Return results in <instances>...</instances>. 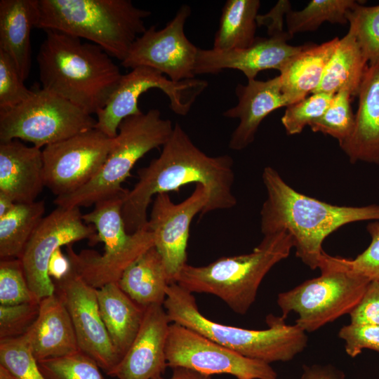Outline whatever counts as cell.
<instances>
[{"instance_id": "1", "label": "cell", "mask_w": 379, "mask_h": 379, "mask_svg": "<svg viewBox=\"0 0 379 379\" xmlns=\"http://www.w3.org/2000/svg\"><path fill=\"white\" fill-rule=\"evenodd\" d=\"M233 165L228 154L211 157L203 152L175 123L159 156L138 171V181L124 199L121 213L127 232L147 227V208L154 196L178 192L188 184L202 185L209 192V201L201 215L233 208L237 204Z\"/></svg>"}, {"instance_id": "2", "label": "cell", "mask_w": 379, "mask_h": 379, "mask_svg": "<svg viewBox=\"0 0 379 379\" xmlns=\"http://www.w3.org/2000/svg\"><path fill=\"white\" fill-rule=\"evenodd\" d=\"M262 179L267 197L260 210L263 235L286 231L292 237L295 255L311 270L319 268L322 244L347 224L379 220V205H333L300 193L273 168H264Z\"/></svg>"}, {"instance_id": "3", "label": "cell", "mask_w": 379, "mask_h": 379, "mask_svg": "<svg viewBox=\"0 0 379 379\" xmlns=\"http://www.w3.org/2000/svg\"><path fill=\"white\" fill-rule=\"evenodd\" d=\"M36 60L41 88L97 114L105 106L122 75L104 50L91 42L46 30Z\"/></svg>"}, {"instance_id": "4", "label": "cell", "mask_w": 379, "mask_h": 379, "mask_svg": "<svg viewBox=\"0 0 379 379\" xmlns=\"http://www.w3.org/2000/svg\"><path fill=\"white\" fill-rule=\"evenodd\" d=\"M36 28L85 39L124 61L151 13L131 0H39Z\"/></svg>"}, {"instance_id": "5", "label": "cell", "mask_w": 379, "mask_h": 379, "mask_svg": "<svg viewBox=\"0 0 379 379\" xmlns=\"http://www.w3.org/2000/svg\"><path fill=\"white\" fill-rule=\"evenodd\" d=\"M164 307L171 323L193 330L250 359L271 364L289 361L307 345L306 332L285 318L269 314L268 328L246 329L215 322L199 310L195 298L176 283L169 284Z\"/></svg>"}, {"instance_id": "6", "label": "cell", "mask_w": 379, "mask_h": 379, "mask_svg": "<svg viewBox=\"0 0 379 379\" xmlns=\"http://www.w3.org/2000/svg\"><path fill=\"white\" fill-rule=\"evenodd\" d=\"M292 248L293 241L287 232L265 234L249 253L221 257L205 266L186 264L175 283L192 293L214 295L243 315L255 302L264 277L288 258Z\"/></svg>"}, {"instance_id": "7", "label": "cell", "mask_w": 379, "mask_h": 379, "mask_svg": "<svg viewBox=\"0 0 379 379\" xmlns=\"http://www.w3.org/2000/svg\"><path fill=\"white\" fill-rule=\"evenodd\" d=\"M170 119L157 109L125 118L113 138L106 160L97 175L72 194L56 197L54 204L64 208H80L126 194L122 183L135 163L153 149L163 147L173 131Z\"/></svg>"}, {"instance_id": "8", "label": "cell", "mask_w": 379, "mask_h": 379, "mask_svg": "<svg viewBox=\"0 0 379 379\" xmlns=\"http://www.w3.org/2000/svg\"><path fill=\"white\" fill-rule=\"evenodd\" d=\"M124 197L99 201L93 211L82 215L84 221L95 228L98 242L104 244L102 254L90 249L77 253L72 244L66 246L72 269L95 288L117 283L124 272L154 246L153 234L147 227L127 232L121 213Z\"/></svg>"}, {"instance_id": "9", "label": "cell", "mask_w": 379, "mask_h": 379, "mask_svg": "<svg viewBox=\"0 0 379 379\" xmlns=\"http://www.w3.org/2000/svg\"><path fill=\"white\" fill-rule=\"evenodd\" d=\"M321 275L279 293L281 317L295 313V324L306 333L316 331L350 314L361 299L371 281L342 265L338 256L324 252L319 262Z\"/></svg>"}, {"instance_id": "10", "label": "cell", "mask_w": 379, "mask_h": 379, "mask_svg": "<svg viewBox=\"0 0 379 379\" xmlns=\"http://www.w3.org/2000/svg\"><path fill=\"white\" fill-rule=\"evenodd\" d=\"M32 89L24 102L0 109V142L22 140L41 149L95 128L92 115L41 87Z\"/></svg>"}, {"instance_id": "11", "label": "cell", "mask_w": 379, "mask_h": 379, "mask_svg": "<svg viewBox=\"0 0 379 379\" xmlns=\"http://www.w3.org/2000/svg\"><path fill=\"white\" fill-rule=\"evenodd\" d=\"M207 86L205 80L194 78L174 82L152 68L135 67L122 75L105 106L96 114L95 128L114 138L125 118L142 112L138 99L151 88L161 90L170 100L171 109L176 114L185 116Z\"/></svg>"}, {"instance_id": "12", "label": "cell", "mask_w": 379, "mask_h": 379, "mask_svg": "<svg viewBox=\"0 0 379 379\" xmlns=\"http://www.w3.org/2000/svg\"><path fill=\"white\" fill-rule=\"evenodd\" d=\"M167 365L211 376L237 379H277L270 364L246 357L187 327L171 323L166 345Z\"/></svg>"}, {"instance_id": "13", "label": "cell", "mask_w": 379, "mask_h": 379, "mask_svg": "<svg viewBox=\"0 0 379 379\" xmlns=\"http://www.w3.org/2000/svg\"><path fill=\"white\" fill-rule=\"evenodd\" d=\"M79 208L57 206L41 222L32 235L20 258L29 287L40 302L55 293L53 280L48 273L49 260L62 246L88 239L98 243L93 225L82 219Z\"/></svg>"}, {"instance_id": "14", "label": "cell", "mask_w": 379, "mask_h": 379, "mask_svg": "<svg viewBox=\"0 0 379 379\" xmlns=\"http://www.w3.org/2000/svg\"><path fill=\"white\" fill-rule=\"evenodd\" d=\"M112 139L93 128L44 147L46 187L56 197L84 187L101 169Z\"/></svg>"}, {"instance_id": "15", "label": "cell", "mask_w": 379, "mask_h": 379, "mask_svg": "<svg viewBox=\"0 0 379 379\" xmlns=\"http://www.w3.org/2000/svg\"><path fill=\"white\" fill-rule=\"evenodd\" d=\"M191 8L184 4L161 29L155 25L139 36L121 65L133 69L147 67L178 82L195 78L194 65L199 48L186 36L185 24Z\"/></svg>"}, {"instance_id": "16", "label": "cell", "mask_w": 379, "mask_h": 379, "mask_svg": "<svg viewBox=\"0 0 379 379\" xmlns=\"http://www.w3.org/2000/svg\"><path fill=\"white\" fill-rule=\"evenodd\" d=\"M208 190L195 185L194 190L179 204L173 202L168 193H160L153 200L147 228L152 232L154 247L159 253L169 284L187 264V246L193 218L204 212L209 201Z\"/></svg>"}, {"instance_id": "17", "label": "cell", "mask_w": 379, "mask_h": 379, "mask_svg": "<svg viewBox=\"0 0 379 379\" xmlns=\"http://www.w3.org/2000/svg\"><path fill=\"white\" fill-rule=\"evenodd\" d=\"M55 293L69 314L79 350L96 361L109 375L121 358L102 319L96 289L72 269L63 279L54 281Z\"/></svg>"}, {"instance_id": "18", "label": "cell", "mask_w": 379, "mask_h": 379, "mask_svg": "<svg viewBox=\"0 0 379 379\" xmlns=\"http://www.w3.org/2000/svg\"><path fill=\"white\" fill-rule=\"evenodd\" d=\"M293 37L288 32L284 34L256 37L248 48L218 51L198 49L194 74H218L226 69H237L248 81L255 79L258 72L275 69L279 72L303 48L291 46L287 41Z\"/></svg>"}, {"instance_id": "19", "label": "cell", "mask_w": 379, "mask_h": 379, "mask_svg": "<svg viewBox=\"0 0 379 379\" xmlns=\"http://www.w3.org/2000/svg\"><path fill=\"white\" fill-rule=\"evenodd\" d=\"M170 324L164 305L146 307L134 340L108 375L118 379H154L161 376L168 367L166 345Z\"/></svg>"}, {"instance_id": "20", "label": "cell", "mask_w": 379, "mask_h": 379, "mask_svg": "<svg viewBox=\"0 0 379 379\" xmlns=\"http://www.w3.org/2000/svg\"><path fill=\"white\" fill-rule=\"evenodd\" d=\"M235 93L237 104L222 115L239 119L229 142L231 149L239 151L253 142L260 123L267 115L289 103L282 93L279 76L266 81L249 80L246 85L239 84Z\"/></svg>"}, {"instance_id": "21", "label": "cell", "mask_w": 379, "mask_h": 379, "mask_svg": "<svg viewBox=\"0 0 379 379\" xmlns=\"http://www.w3.org/2000/svg\"><path fill=\"white\" fill-rule=\"evenodd\" d=\"M46 187L42 149L18 139L0 142V192L31 203Z\"/></svg>"}, {"instance_id": "22", "label": "cell", "mask_w": 379, "mask_h": 379, "mask_svg": "<svg viewBox=\"0 0 379 379\" xmlns=\"http://www.w3.org/2000/svg\"><path fill=\"white\" fill-rule=\"evenodd\" d=\"M22 336L37 361L79 351L69 314L55 293L39 302L36 319Z\"/></svg>"}, {"instance_id": "23", "label": "cell", "mask_w": 379, "mask_h": 379, "mask_svg": "<svg viewBox=\"0 0 379 379\" xmlns=\"http://www.w3.org/2000/svg\"><path fill=\"white\" fill-rule=\"evenodd\" d=\"M357 96L353 131L340 147L352 164L379 165V64L368 67Z\"/></svg>"}, {"instance_id": "24", "label": "cell", "mask_w": 379, "mask_h": 379, "mask_svg": "<svg viewBox=\"0 0 379 379\" xmlns=\"http://www.w3.org/2000/svg\"><path fill=\"white\" fill-rule=\"evenodd\" d=\"M39 14V0L0 1V50L12 58L24 81L32 66L31 32Z\"/></svg>"}, {"instance_id": "25", "label": "cell", "mask_w": 379, "mask_h": 379, "mask_svg": "<svg viewBox=\"0 0 379 379\" xmlns=\"http://www.w3.org/2000/svg\"><path fill=\"white\" fill-rule=\"evenodd\" d=\"M339 41L336 36L319 45L305 44L281 69L279 75L281 91L289 105L305 98L317 89Z\"/></svg>"}, {"instance_id": "26", "label": "cell", "mask_w": 379, "mask_h": 379, "mask_svg": "<svg viewBox=\"0 0 379 379\" xmlns=\"http://www.w3.org/2000/svg\"><path fill=\"white\" fill-rule=\"evenodd\" d=\"M96 293L102 319L121 359L140 328L145 308L130 298L118 283L107 284Z\"/></svg>"}, {"instance_id": "27", "label": "cell", "mask_w": 379, "mask_h": 379, "mask_svg": "<svg viewBox=\"0 0 379 379\" xmlns=\"http://www.w3.org/2000/svg\"><path fill=\"white\" fill-rule=\"evenodd\" d=\"M121 289L143 308L164 305L169 286L163 260L154 247L132 264L117 282Z\"/></svg>"}, {"instance_id": "28", "label": "cell", "mask_w": 379, "mask_h": 379, "mask_svg": "<svg viewBox=\"0 0 379 379\" xmlns=\"http://www.w3.org/2000/svg\"><path fill=\"white\" fill-rule=\"evenodd\" d=\"M368 67L354 34L349 30L340 39L319 86L312 93L334 95L347 90L352 97L357 96Z\"/></svg>"}, {"instance_id": "29", "label": "cell", "mask_w": 379, "mask_h": 379, "mask_svg": "<svg viewBox=\"0 0 379 379\" xmlns=\"http://www.w3.org/2000/svg\"><path fill=\"white\" fill-rule=\"evenodd\" d=\"M258 0H227L222 8L213 48L218 51L246 48L255 40Z\"/></svg>"}, {"instance_id": "30", "label": "cell", "mask_w": 379, "mask_h": 379, "mask_svg": "<svg viewBox=\"0 0 379 379\" xmlns=\"http://www.w3.org/2000/svg\"><path fill=\"white\" fill-rule=\"evenodd\" d=\"M44 201L15 203L0 218L1 260L20 259L32 235L44 218Z\"/></svg>"}, {"instance_id": "31", "label": "cell", "mask_w": 379, "mask_h": 379, "mask_svg": "<svg viewBox=\"0 0 379 379\" xmlns=\"http://www.w3.org/2000/svg\"><path fill=\"white\" fill-rule=\"evenodd\" d=\"M358 4L354 0H312L302 10L286 14L287 32L293 36L315 31L324 22L345 25L347 12Z\"/></svg>"}, {"instance_id": "32", "label": "cell", "mask_w": 379, "mask_h": 379, "mask_svg": "<svg viewBox=\"0 0 379 379\" xmlns=\"http://www.w3.org/2000/svg\"><path fill=\"white\" fill-rule=\"evenodd\" d=\"M351 31L369 66L379 64V5L359 3L346 15Z\"/></svg>"}, {"instance_id": "33", "label": "cell", "mask_w": 379, "mask_h": 379, "mask_svg": "<svg viewBox=\"0 0 379 379\" xmlns=\"http://www.w3.org/2000/svg\"><path fill=\"white\" fill-rule=\"evenodd\" d=\"M352 97L347 90L336 93L325 112L309 125L312 131L332 136L338 140L339 145L345 141L354 125Z\"/></svg>"}, {"instance_id": "34", "label": "cell", "mask_w": 379, "mask_h": 379, "mask_svg": "<svg viewBox=\"0 0 379 379\" xmlns=\"http://www.w3.org/2000/svg\"><path fill=\"white\" fill-rule=\"evenodd\" d=\"M38 364L46 379H102L96 361L80 350Z\"/></svg>"}, {"instance_id": "35", "label": "cell", "mask_w": 379, "mask_h": 379, "mask_svg": "<svg viewBox=\"0 0 379 379\" xmlns=\"http://www.w3.org/2000/svg\"><path fill=\"white\" fill-rule=\"evenodd\" d=\"M0 366L16 379H46L22 336L0 340Z\"/></svg>"}, {"instance_id": "36", "label": "cell", "mask_w": 379, "mask_h": 379, "mask_svg": "<svg viewBox=\"0 0 379 379\" xmlns=\"http://www.w3.org/2000/svg\"><path fill=\"white\" fill-rule=\"evenodd\" d=\"M334 95L314 93L287 106L281 117V123L286 133L291 135L300 133L306 126H309L325 112Z\"/></svg>"}, {"instance_id": "37", "label": "cell", "mask_w": 379, "mask_h": 379, "mask_svg": "<svg viewBox=\"0 0 379 379\" xmlns=\"http://www.w3.org/2000/svg\"><path fill=\"white\" fill-rule=\"evenodd\" d=\"M39 302L32 294L20 259L1 260L0 305Z\"/></svg>"}, {"instance_id": "38", "label": "cell", "mask_w": 379, "mask_h": 379, "mask_svg": "<svg viewBox=\"0 0 379 379\" xmlns=\"http://www.w3.org/2000/svg\"><path fill=\"white\" fill-rule=\"evenodd\" d=\"M32 89L24 85L12 58L0 50V109L14 107L27 100Z\"/></svg>"}, {"instance_id": "39", "label": "cell", "mask_w": 379, "mask_h": 379, "mask_svg": "<svg viewBox=\"0 0 379 379\" xmlns=\"http://www.w3.org/2000/svg\"><path fill=\"white\" fill-rule=\"evenodd\" d=\"M39 302L0 305V340L23 335L36 319Z\"/></svg>"}, {"instance_id": "40", "label": "cell", "mask_w": 379, "mask_h": 379, "mask_svg": "<svg viewBox=\"0 0 379 379\" xmlns=\"http://www.w3.org/2000/svg\"><path fill=\"white\" fill-rule=\"evenodd\" d=\"M366 230L371 237L368 246L354 259L338 257L347 268L370 281H379V220L370 221Z\"/></svg>"}, {"instance_id": "41", "label": "cell", "mask_w": 379, "mask_h": 379, "mask_svg": "<svg viewBox=\"0 0 379 379\" xmlns=\"http://www.w3.org/2000/svg\"><path fill=\"white\" fill-rule=\"evenodd\" d=\"M338 337L345 342V350L354 358L365 349L379 353V326L350 324L343 326Z\"/></svg>"}, {"instance_id": "42", "label": "cell", "mask_w": 379, "mask_h": 379, "mask_svg": "<svg viewBox=\"0 0 379 379\" xmlns=\"http://www.w3.org/2000/svg\"><path fill=\"white\" fill-rule=\"evenodd\" d=\"M349 315L351 324L379 326V281L369 282L361 299Z\"/></svg>"}, {"instance_id": "43", "label": "cell", "mask_w": 379, "mask_h": 379, "mask_svg": "<svg viewBox=\"0 0 379 379\" xmlns=\"http://www.w3.org/2000/svg\"><path fill=\"white\" fill-rule=\"evenodd\" d=\"M291 11V4L287 0L279 1L270 11L265 15H258V26L264 25L267 28L268 36L284 34V15Z\"/></svg>"}, {"instance_id": "44", "label": "cell", "mask_w": 379, "mask_h": 379, "mask_svg": "<svg viewBox=\"0 0 379 379\" xmlns=\"http://www.w3.org/2000/svg\"><path fill=\"white\" fill-rule=\"evenodd\" d=\"M345 373L331 364L304 365L299 379H345Z\"/></svg>"}, {"instance_id": "45", "label": "cell", "mask_w": 379, "mask_h": 379, "mask_svg": "<svg viewBox=\"0 0 379 379\" xmlns=\"http://www.w3.org/2000/svg\"><path fill=\"white\" fill-rule=\"evenodd\" d=\"M72 270L71 262L67 256L65 255L61 248H58L51 255L48 265L49 277L54 281L63 279Z\"/></svg>"}, {"instance_id": "46", "label": "cell", "mask_w": 379, "mask_h": 379, "mask_svg": "<svg viewBox=\"0 0 379 379\" xmlns=\"http://www.w3.org/2000/svg\"><path fill=\"white\" fill-rule=\"evenodd\" d=\"M154 379H165L162 376ZM168 379H211V376L199 373L189 368L178 367L173 368V373Z\"/></svg>"}, {"instance_id": "47", "label": "cell", "mask_w": 379, "mask_h": 379, "mask_svg": "<svg viewBox=\"0 0 379 379\" xmlns=\"http://www.w3.org/2000/svg\"><path fill=\"white\" fill-rule=\"evenodd\" d=\"M15 203L6 194L0 192V218L7 214Z\"/></svg>"}, {"instance_id": "48", "label": "cell", "mask_w": 379, "mask_h": 379, "mask_svg": "<svg viewBox=\"0 0 379 379\" xmlns=\"http://www.w3.org/2000/svg\"><path fill=\"white\" fill-rule=\"evenodd\" d=\"M0 379H16L8 370L0 366Z\"/></svg>"}]
</instances>
